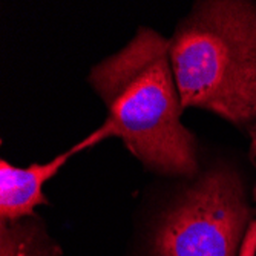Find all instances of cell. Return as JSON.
Instances as JSON below:
<instances>
[{"mask_svg": "<svg viewBox=\"0 0 256 256\" xmlns=\"http://www.w3.org/2000/svg\"><path fill=\"white\" fill-rule=\"evenodd\" d=\"M86 83L106 109L102 126L154 178L200 170L204 143L182 123L168 37L140 26L123 48L90 66Z\"/></svg>", "mask_w": 256, "mask_h": 256, "instance_id": "cell-1", "label": "cell"}, {"mask_svg": "<svg viewBox=\"0 0 256 256\" xmlns=\"http://www.w3.org/2000/svg\"><path fill=\"white\" fill-rule=\"evenodd\" d=\"M110 140L108 130L100 126L69 149L60 152L46 162H31L20 168L0 160V222H17L36 216L38 206H48L50 198L44 186L51 181L76 155Z\"/></svg>", "mask_w": 256, "mask_h": 256, "instance_id": "cell-4", "label": "cell"}, {"mask_svg": "<svg viewBox=\"0 0 256 256\" xmlns=\"http://www.w3.org/2000/svg\"><path fill=\"white\" fill-rule=\"evenodd\" d=\"M240 256H256V218L250 222L247 228Z\"/></svg>", "mask_w": 256, "mask_h": 256, "instance_id": "cell-7", "label": "cell"}, {"mask_svg": "<svg viewBox=\"0 0 256 256\" xmlns=\"http://www.w3.org/2000/svg\"><path fill=\"white\" fill-rule=\"evenodd\" d=\"M184 109L256 124V0H196L169 37Z\"/></svg>", "mask_w": 256, "mask_h": 256, "instance_id": "cell-3", "label": "cell"}, {"mask_svg": "<svg viewBox=\"0 0 256 256\" xmlns=\"http://www.w3.org/2000/svg\"><path fill=\"white\" fill-rule=\"evenodd\" d=\"M40 215L17 222H0V256H62Z\"/></svg>", "mask_w": 256, "mask_h": 256, "instance_id": "cell-5", "label": "cell"}, {"mask_svg": "<svg viewBox=\"0 0 256 256\" xmlns=\"http://www.w3.org/2000/svg\"><path fill=\"white\" fill-rule=\"evenodd\" d=\"M252 189L236 150L204 143L195 175L144 186L124 256H240L256 215Z\"/></svg>", "mask_w": 256, "mask_h": 256, "instance_id": "cell-2", "label": "cell"}, {"mask_svg": "<svg viewBox=\"0 0 256 256\" xmlns=\"http://www.w3.org/2000/svg\"><path fill=\"white\" fill-rule=\"evenodd\" d=\"M244 134H246V135L248 136V140H250V146H248V161H250V164L253 166L254 174H256V124L250 126ZM252 198H253V204H254V208H256V176H254V180H253Z\"/></svg>", "mask_w": 256, "mask_h": 256, "instance_id": "cell-6", "label": "cell"}]
</instances>
